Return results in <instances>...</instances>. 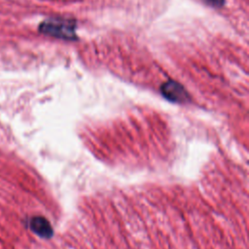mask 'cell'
I'll list each match as a JSON object with an SVG mask.
<instances>
[{
	"instance_id": "7a4b0ae2",
	"label": "cell",
	"mask_w": 249,
	"mask_h": 249,
	"mask_svg": "<svg viewBox=\"0 0 249 249\" xmlns=\"http://www.w3.org/2000/svg\"><path fill=\"white\" fill-rule=\"evenodd\" d=\"M160 91L166 99L172 102L183 103L189 99L188 92L184 87L175 81H168L162 84L160 87Z\"/></svg>"
},
{
	"instance_id": "277c9868",
	"label": "cell",
	"mask_w": 249,
	"mask_h": 249,
	"mask_svg": "<svg viewBox=\"0 0 249 249\" xmlns=\"http://www.w3.org/2000/svg\"><path fill=\"white\" fill-rule=\"evenodd\" d=\"M206 1L213 6H220L224 3V0H206Z\"/></svg>"
},
{
	"instance_id": "3957f363",
	"label": "cell",
	"mask_w": 249,
	"mask_h": 249,
	"mask_svg": "<svg viewBox=\"0 0 249 249\" xmlns=\"http://www.w3.org/2000/svg\"><path fill=\"white\" fill-rule=\"evenodd\" d=\"M28 226L30 230L43 238H50L53 234L50 222L42 216H34L29 219Z\"/></svg>"
},
{
	"instance_id": "6da1fadb",
	"label": "cell",
	"mask_w": 249,
	"mask_h": 249,
	"mask_svg": "<svg viewBox=\"0 0 249 249\" xmlns=\"http://www.w3.org/2000/svg\"><path fill=\"white\" fill-rule=\"evenodd\" d=\"M75 22L71 19L52 18L44 20L39 25V31L53 37L73 40L76 38Z\"/></svg>"
}]
</instances>
